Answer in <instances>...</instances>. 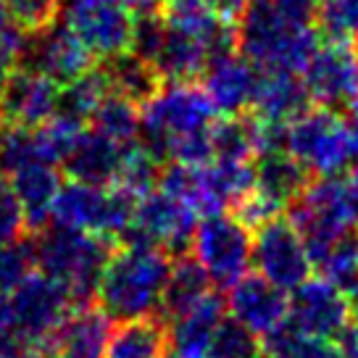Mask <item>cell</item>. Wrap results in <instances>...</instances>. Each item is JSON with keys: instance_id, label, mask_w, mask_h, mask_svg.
Returning <instances> with one entry per match:
<instances>
[{"instance_id": "obj_6", "label": "cell", "mask_w": 358, "mask_h": 358, "mask_svg": "<svg viewBox=\"0 0 358 358\" xmlns=\"http://www.w3.org/2000/svg\"><path fill=\"white\" fill-rule=\"evenodd\" d=\"M285 150L313 177L343 174L356 161L345 116L327 106L303 108L285 124Z\"/></svg>"}, {"instance_id": "obj_37", "label": "cell", "mask_w": 358, "mask_h": 358, "mask_svg": "<svg viewBox=\"0 0 358 358\" xmlns=\"http://www.w3.org/2000/svg\"><path fill=\"white\" fill-rule=\"evenodd\" d=\"M34 253L32 240H13L8 245L0 248V290H13L24 277L34 271Z\"/></svg>"}, {"instance_id": "obj_35", "label": "cell", "mask_w": 358, "mask_h": 358, "mask_svg": "<svg viewBox=\"0 0 358 358\" xmlns=\"http://www.w3.org/2000/svg\"><path fill=\"white\" fill-rule=\"evenodd\" d=\"M27 45H29V32L19 27L6 0H0V85L24 64Z\"/></svg>"}, {"instance_id": "obj_16", "label": "cell", "mask_w": 358, "mask_h": 358, "mask_svg": "<svg viewBox=\"0 0 358 358\" xmlns=\"http://www.w3.org/2000/svg\"><path fill=\"white\" fill-rule=\"evenodd\" d=\"M61 85L29 66L16 69L0 85V119L16 127H40L58 111Z\"/></svg>"}, {"instance_id": "obj_44", "label": "cell", "mask_w": 358, "mask_h": 358, "mask_svg": "<svg viewBox=\"0 0 358 358\" xmlns=\"http://www.w3.org/2000/svg\"><path fill=\"white\" fill-rule=\"evenodd\" d=\"M350 327L356 329V335H358V306H353V322H350Z\"/></svg>"}, {"instance_id": "obj_26", "label": "cell", "mask_w": 358, "mask_h": 358, "mask_svg": "<svg viewBox=\"0 0 358 358\" xmlns=\"http://www.w3.org/2000/svg\"><path fill=\"white\" fill-rule=\"evenodd\" d=\"M211 287L213 285L208 280V274H206V268L190 253L174 256L158 316L169 324V319H177L185 311L195 308L201 301H206L211 295Z\"/></svg>"}, {"instance_id": "obj_8", "label": "cell", "mask_w": 358, "mask_h": 358, "mask_svg": "<svg viewBox=\"0 0 358 358\" xmlns=\"http://www.w3.org/2000/svg\"><path fill=\"white\" fill-rule=\"evenodd\" d=\"M190 250L213 287L229 290L253 268V229L235 213H208L195 224Z\"/></svg>"}, {"instance_id": "obj_31", "label": "cell", "mask_w": 358, "mask_h": 358, "mask_svg": "<svg viewBox=\"0 0 358 358\" xmlns=\"http://www.w3.org/2000/svg\"><path fill=\"white\" fill-rule=\"evenodd\" d=\"M108 82H111L113 92H122L129 101L143 103L158 87V74L153 71V66L143 61L140 56H134L132 50L119 53V56L108 58V66H106Z\"/></svg>"}, {"instance_id": "obj_23", "label": "cell", "mask_w": 358, "mask_h": 358, "mask_svg": "<svg viewBox=\"0 0 358 358\" xmlns=\"http://www.w3.org/2000/svg\"><path fill=\"white\" fill-rule=\"evenodd\" d=\"M256 171V192L268 208L280 213L287 208V203L298 198V192L308 185L311 174L287 153V150H268L253 161Z\"/></svg>"}, {"instance_id": "obj_5", "label": "cell", "mask_w": 358, "mask_h": 358, "mask_svg": "<svg viewBox=\"0 0 358 358\" xmlns=\"http://www.w3.org/2000/svg\"><path fill=\"white\" fill-rule=\"evenodd\" d=\"M287 222L298 229L316 264L335 243L350 237V229L356 227L345 179L340 174L308 179L298 198L287 203Z\"/></svg>"}, {"instance_id": "obj_39", "label": "cell", "mask_w": 358, "mask_h": 358, "mask_svg": "<svg viewBox=\"0 0 358 358\" xmlns=\"http://www.w3.org/2000/svg\"><path fill=\"white\" fill-rule=\"evenodd\" d=\"M24 229H27V219H24L22 206L11 187L0 185V248L19 240Z\"/></svg>"}, {"instance_id": "obj_32", "label": "cell", "mask_w": 358, "mask_h": 358, "mask_svg": "<svg viewBox=\"0 0 358 358\" xmlns=\"http://www.w3.org/2000/svg\"><path fill=\"white\" fill-rule=\"evenodd\" d=\"M158 177H161L158 158L134 140V143L124 148V156L122 164H119V171H116V179H113V187H119L127 195H132L134 201H140L143 195L156 190Z\"/></svg>"}, {"instance_id": "obj_45", "label": "cell", "mask_w": 358, "mask_h": 358, "mask_svg": "<svg viewBox=\"0 0 358 358\" xmlns=\"http://www.w3.org/2000/svg\"><path fill=\"white\" fill-rule=\"evenodd\" d=\"M0 185H3V166H0Z\"/></svg>"}, {"instance_id": "obj_2", "label": "cell", "mask_w": 358, "mask_h": 358, "mask_svg": "<svg viewBox=\"0 0 358 358\" xmlns=\"http://www.w3.org/2000/svg\"><path fill=\"white\" fill-rule=\"evenodd\" d=\"M169 271L171 256L164 248L124 240V245H113L101 271L95 287L98 306L111 316V322L158 316Z\"/></svg>"}, {"instance_id": "obj_17", "label": "cell", "mask_w": 358, "mask_h": 358, "mask_svg": "<svg viewBox=\"0 0 358 358\" xmlns=\"http://www.w3.org/2000/svg\"><path fill=\"white\" fill-rule=\"evenodd\" d=\"M203 92L222 116H240L250 108L258 69L240 50H222L203 69Z\"/></svg>"}, {"instance_id": "obj_41", "label": "cell", "mask_w": 358, "mask_h": 358, "mask_svg": "<svg viewBox=\"0 0 358 358\" xmlns=\"http://www.w3.org/2000/svg\"><path fill=\"white\" fill-rule=\"evenodd\" d=\"M213 8H216V13L222 16V19H227V22H237V16L243 13V8H245L248 0H208Z\"/></svg>"}, {"instance_id": "obj_47", "label": "cell", "mask_w": 358, "mask_h": 358, "mask_svg": "<svg viewBox=\"0 0 358 358\" xmlns=\"http://www.w3.org/2000/svg\"><path fill=\"white\" fill-rule=\"evenodd\" d=\"M356 245H358V240H356Z\"/></svg>"}, {"instance_id": "obj_28", "label": "cell", "mask_w": 358, "mask_h": 358, "mask_svg": "<svg viewBox=\"0 0 358 358\" xmlns=\"http://www.w3.org/2000/svg\"><path fill=\"white\" fill-rule=\"evenodd\" d=\"M111 92V82L106 69H87L82 77L71 79L66 85H61V95H58V111L69 119L87 124L92 111L98 108V103Z\"/></svg>"}, {"instance_id": "obj_36", "label": "cell", "mask_w": 358, "mask_h": 358, "mask_svg": "<svg viewBox=\"0 0 358 358\" xmlns=\"http://www.w3.org/2000/svg\"><path fill=\"white\" fill-rule=\"evenodd\" d=\"M316 22L329 40H358V0H319Z\"/></svg>"}, {"instance_id": "obj_19", "label": "cell", "mask_w": 358, "mask_h": 358, "mask_svg": "<svg viewBox=\"0 0 358 358\" xmlns=\"http://www.w3.org/2000/svg\"><path fill=\"white\" fill-rule=\"evenodd\" d=\"M158 16L169 29L206 45L211 56L235 48V27L222 19L208 0H164Z\"/></svg>"}, {"instance_id": "obj_34", "label": "cell", "mask_w": 358, "mask_h": 358, "mask_svg": "<svg viewBox=\"0 0 358 358\" xmlns=\"http://www.w3.org/2000/svg\"><path fill=\"white\" fill-rule=\"evenodd\" d=\"M316 266L322 268V277L329 280L335 287L348 292L350 298L358 295V245L356 240H340L327 250L324 256L316 261Z\"/></svg>"}, {"instance_id": "obj_18", "label": "cell", "mask_w": 358, "mask_h": 358, "mask_svg": "<svg viewBox=\"0 0 358 358\" xmlns=\"http://www.w3.org/2000/svg\"><path fill=\"white\" fill-rule=\"evenodd\" d=\"M227 308L229 316L248 327L250 332L266 337L287 322V292L266 282L261 274L248 271L243 280L229 287Z\"/></svg>"}, {"instance_id": "obj_29", "label": "cell", "mask_w": 358, "mask_h": 358, "mask_svg": "<svg viewBox=\"0 0 358 358\" xmlns=\"http://www.w3.org/2000/svg\"><path fill=\"white\" fill-rule=\"evenodd\" d=\"M92 122V129L95 132L111 137L122 145H129L137 140V132H140V103L129 101L122 92H108L98 108L90 116Z\"/></svg>"}, {"instance_id": "obj_24", "label": "cell", "mask_w": 358, "mask_h": 358, "mask_svg": "<svg viewBox=\"0 0 358 358\" xmlns=\"http://www.w3.org/2000/svg\"><path fill=\"white\" fill-rule=\"evenodd\" d=\"M308 92L301 74L292 71H258L250 111L271 124H287L303 108H308Z\"/></svg>"}, {"instance_id": "obj_12", "label": "cell", "mask_w": 358, "mask_h": 358, "mask_svg": "<svg viewBox=\"0 0 358 358\" xmlns=\"http://www.w3.org/2000/svg\"><path fill=\"white\" fill-rule=\"evenodd\" d=\"M195 224L198 213L187 203L156 187L137 201L132 227L124 232L122 240L150 243L164 248L169 256H182L190 250Z\"/></svg>"}, {"instance_id": "obj_30", "label": "cell", "mask_w": 358, "mask_h": 358, "mask_svg": "<svg viewBox=\"0 0 358 358\" xmlns=\"http://www.w3.org/2000/svg\"><path fill=\"white\" fill-rule=\"evenodd\" d=\"M261 348L264 358H345L335 340L303 335L287 322L268 332Z\"/></svg>"}, {"instance_id": "obj_22", "label": "cell", "mask_w": 358, "mask_h": 358, "mask_svg": "<svg viewBox=\"0 0 358 358\" xmlns=\"http://www.w3.org/2000/svg\"><path fill=\"white\" fill-rule=\"evenodd\" d=\"M222 316V298L211 292L195 308L171 319V327L166 324V356L164 358H208V343Z\"/></svg>"}, {"instance_id": "obj_3", "label": "cell", "mask_w": 358, "mask_h": 358, "mask_svg": "<svg viewBox=\"0 0 358 358\" xmlns=\"http://www.w3.org/2000/svg\"><path fill=\"white\" fill-rule=\"evenodd\" d=\"M235 48L258 71L301 74L319 48V32L287 19L271 0H248L235 22Z\"/></svg>"}, {"instance_id": "obj_42", "label": "cell", "mask_w": 358, "mask_h": 358, "mask_svg": "<svg viewBox=\"0 0 358 358\" xmlns=\"http://www.w3.org/2000/svg\"><path fill=\"white\" fill-rule=\"evenodd\" d=\"M345 108H348L345 127H348V134H350V143H353V156H356V161H358V95L348 103Z\"/></svg>"}, {"instance_id": "obj_43", "label": "cell", "mask_w": 358, "mask_h": 358, "mask_svg": "<svg viewBox=\"0 0 358 358\" xmlns=\"http://www.w3.org/2000/svg\"><path fill=\"white\" fill-rule=\"evenodd\" d=\"M345 187H348V198H350V208H353V219H356V227H358V166L345 177Z\"/></svg>"}, {"instance_id": "obj_15", "label": "cell", "mask_w": 358, "mask_h": 358, "mask_svg": "<svg viewBox=\"0 0 358 358\" xmlns=\"http://www.w3.org/2000/svg\"><path fill=\"white\" fill-rule=\"evenodd\" d=\"M92 53L66 24L56 19L53 24L43 27L40 32L29 34L27 56L22 66L40 71L43 77L53 79L56 85H66L71 79L82 77L92 69Z\"/></svg>"}, {"instance_id": "obj_33", "label": "cell", "mask_w": 358, "mask_h": 358, "mask_svg": "<svg viewBox=\"0 0 358 358\" xmlns=\"http://www.w3.org/2000/svg\"><path fill=\"white\" fill-rule=\"evenodd\" d=\"M208 358H264V348L256 332H250L232 316H222L208 343Z\"/></svg>"}, {"instance_id": "obj_9", "label": "cell", "mask_w": 358, "mask_h": 358, "mask_svg": "<svg viewBox=\"0 0 358 358\" xmlns=\"http://www.w3.org/2000/svg\"><path fill=\"white\" fill-rule=\"evenodd\" d=\"M8 306L16 340L40 345L43 350L64 319L77 308L66 285L40 268L8 290Z\"/></svg>"}, {"instance_id": "obj_40", "label": "cell", "mask_w": 358, "mask_h": 358, "mask_svg": "<svg viewBox=\"0 0 358 358\" xmlns=\"http://www.w3.org/2000/svg\"><path fill=\"white\" fill-rule=\"evenodd\" d=\"M0 358H48V353L40 345L24 340H6L0 343Z\"/></svg>"}, {"instance_id": "obj_38", "label": "cell", "mask_w": 358, "mask_h": 358, "mask_svg": "<svg viewBox=\"0 0 358 358\" xmlns=\"http://www.w3.org/2000/svg\"><path fill=\"white\" fill-rule=\"evenodd\" d=\"M6 6L19 27L32 34L56 22L61 0H6Z\"/></svg>"}, {"instance_id": "obj_7", "label": "cell", "mask_w": 358, "mask_h": 358, "mask_svg": "<svg viewBox=\"0 0 358 358\" xmlns=\"http://www.w3.org/2000/svg\"><path fill=\"white\" fill-rule=\"evenodd\" d=\"M134 206L137 201L132 195H127L113 185L101 187L69 179L61 182L56 198L50 203V222L79 232L103 235L116 243L132 227Z\"/></svg>"}, {"instance_id": "obj_13", "label": "cell", "mask_w": 358, "mask_h": 358, "mask_svg": "<svg viewBox=\"0 0 358 358\" xmlns=\"http://www.w3.org/2000/svg\"><path fill=\"white\" fill-rule=\"evenodd\" d=\"M287 298V324L322 340H337L353 322L350 295L324 277H308Z\"/></svg>"}, {"instance_id": "obj_11", "label": "cell", "mask_w": 358, "mask_h": 358, "mask_svg": "<svg viewBox=\"0 0 358 358\" xmlns=\"http://www.w3.org/2000/svg\"><path fill=\"white\" fill-rule=\"evenodd\" d=\"M253 268L266 282L290 292L311 277L313 261L303 237L285 216H271L253 229Z\"/></svg>"}, {"instance_id": "obj_21", "label": "cell", "mask_w": 358, "mask_h": 358, "mask_svg": "<svg viewBox=\"0 0 358 358\" xmlns=\"http://www.w3.org/2000/svg\"><path fill=\"white\" fill-rule=\"evenodd\" d=\"M124 148L127 145L85 127V132L79 134V140L69 150V156L64 158L61 166L66 169L69 179H79V182H87V185L108 187L116 179Z\"/></svg>"}, {"instance_id": "obj_4", "label": "cell", "mask_w": 358, "mask_h": 358, "mask_svg": "<svg viewBox=\"0 0 358 358\" xmlns=\"http://www.w3.org/2000/svg\"><path fill=\"white\" fill-rule=\"evenodd\" d=\"M113 245L116 243L108 237L50 222L37 229V237L32 240L34 266L64 282L74 298V306H87L95 298V287Z\"/></svg>"}, {"instance_id": "obj_25", "label": "cell", "mask_w": 358, "mask_h": 358, "mask_svg": "<svg viewBox=\"0 0 358 358\" xmlns=\"http://www.w3.org/2000/svg\"><path fill=\"white\" fill-rule=\"evenodd\" d=\"M208 58H211V50L206 45L195 43L164 24V34H161L156 53L150 58V66L161 82H192L203 74Z\"/></svg>"}, {"instance_id": "obj_10", "label": "cell", "mask_w": 358, "mask_h": 358, "mask_svg": "<svg viewBox=\"0 0 358 358\" xmlns=\"http://www.w3.org/2000/svg\"><path fill=\"white\" fill-rule=\"evenodd\" d=\"M58 19L106 61L132 45L134 11L124 0H61Z\"/></svg>"}, {"instance_id": "obj_1", "label": "cell", "mask_w": 358, "mask_h": 358, "mask_svg": "<svg viewBox=\"0 0 358 358\" xmlns=\"http://www.w3.org/2000/svg\"><path fill=\"white\" fill-rule=\"evenodd\" d=\"M213 116L216 108L195 82H158L140 103V145L158 161L208 164L213 158Z\"/></svg>"}, {"instance_id": "obj_20", "label": "cell", "mask_w": 358, "mask_h": 358, "mask_svg": "<svg viewBox=\"0 0 358 358\" xmlns=\"http://www.w3.org/2000/svg\"><path fill=\"white\" fill-rule=\"evenodd\" d=\"M8 187L22 206L27 227L37 232L50 224V203L61 187V174L56 164L32 161L24 166L8 171Z\"/></svg>"}, {"instance_id": "obj_27", "label": "cell", "mask_w": 358, "mask_h": 358, "mask_svg": "<svg viewBox=\"0 0 358 358\" xmlns=\"http://www.w3.org/2000/svg\"><path fill=\"white\" fill-rule=\"evenodd\" d=\"M166 356V322L161 316H145L119 322L111 329L103 358H164Z\"/></svg>"}, {"instance_id": "obj_14", "label": "cell", "mask_w": 358, "mask_h": 358, "mask_svg": "<svg viewBox=\"0 0 358 358\" xmlns=\"http://www.w3.org/2000/svg\"><path fill=\"white\" fill-rule=\"evenodd\" d=\"M308 101L327 108L348 106L358 95V50L356 43L329 40L319 43L301 71Z\"/></svg>"}, {"instance_id": "obj_46", "label": "cell", "mask_w": 358, "mask_h": 358, "mask_svg": "<svg viewBox=\"0 0 358 358\" xmlns=\"http://www.w3.org/2000/svg\"><path fill=\"white\" fill-rule=\"evenodd\" d=\"M356 50H358V40H356Z\"/></svg>"}]
</instances>
